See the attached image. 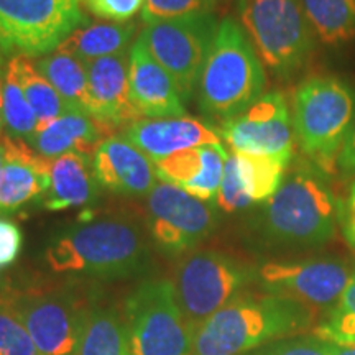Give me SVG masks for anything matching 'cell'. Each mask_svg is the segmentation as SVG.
Listing matches in <instances>:
<instances>
[{
    "mask_svg": "<svg viewBox=\"0 0 355 355\" xmlns=\"http://www.w3.org/2000/svg\"><path fill=\"white\" fill-rule=\"evenodd\" d=\"M6 163L0 175V216L13 214L35 199H42L50 186V163L21 139L3 135Z\"/></svg>",
    "mask_w": 355,
    "mask_h": 355,
    "instance_id": "cell-19",
    "label": "cell"
},
{
    "mask_svg": "<svg viewBox=\"0 0 355 355\" xmlns=\"http://www.w3.org/2000/svg\"><path fill=\"white\" fill-rule=\"evenodd\" d=\"M137 32L135 21H94L74 30L56 51L78 58L84 64L110 55L125 51Z\"/></svg>",
    "mask_w": 355,
    "mask_h": 355,
    "instance_id": "cell-23",
    "label": "cell"
},
{
    "mask_svg": "<svg viewBox=\"0 0 355 355\" xmlns=\"http://www.w3.org/2000/svg\"><path fill=\"white\" fill-rule=\"evenodd\" d=\"M340 222L347 241L355 247V181L350 186L349 196L340 207Z\"/></svg>",
    "mask_w": 355,
    "mask_h": 355,
    "instance_id": "cell-37",
    "label": "cell"
},
{
    "mask_svg": "<svg viewBox=\"0 0 355 355\" xmlns=\"http://www.w3.org/2000/svg\"><path fill=\"white\" fill-rule=\"evenodd\" d=\"M123 316L133 355H191L193 326L170 279L141 283L127 298Z\"/></svg>",
    "mask_w": 355,
    "mask_h": 355,
    "instance_id": "cell-7",
    "label": "cell"
},
{
    "mask_svg": "<svg viewBox=\"0 0 355 355\" xmlns=\"http://www.w3.org/2000/svg\"><path fill=\"white\" fill-rule=\"evenodd\" d=\"M227 155L222 144L202 145L153 162V166L163 183L180 186L191 196L211 202L219 193Z\"/></svg>",
    "mask_w": 355,
    "mask_h": 355,
    "instance_id": "cell-20",
    "label": "cell"
},
{
    "mask_svg": "<svg viewBox=\"0 0 355 355\" xmlns=\"http://www.w3.org/2000/svg\"><path fill=\"white\" fill-rule=\"evenodd\" d=\"M336 344L316 334H296L261 345L245 355H334Z\"/></svg>",
    "mask_w": 355,
    "mask_h": 355,
    "instance_id": "cell-32",
    "label": "cell"
},
{
    "mask_svg": "<svg viewBox=\"0 0 355 355\" xmlns=\"http://www.w3.org/2000/svg\"><path fill=\"white\" fill-rule=\"evenodd\" d=\"M99 188L92 171V157L68 153L51 159L50 186L40 201L43 209L51 212L89 207L99 198Z\"/></svg>",
    "mask_w": 355,
    "mask_h": 355,
    "instance_id": "cell-21",
    "label": "cell"
},
{
    "mask_svg": "<svg viewBox=\"0 0 355 355\" xmlns=\"http://www.w3.org/2000/svg\"><path fill=\"white\" fill-rule=\"evenodd\" d=\"M216 3L217 0H145L141 20L150 25L194 13H212Z\"/></svg>",
    "mask_w": 355,
    "mask_h": 355,
    "instance_id": "cell-33",
    "label": "cell"
},
{
    "mask_svg": "<svg viewBox=\"0 0 355 355\" xmlns=\"http://www.w3.org/2000/svg\"><path fill=\"white\" fill-rule=\"evenodd\" d=\"M227 158L242 193L252 204L268 201L285 180L288 166L275 158L235 152Z\"/></svg>",
    "mask_w": 355,
    "mask_h": 355,
    "instance_id": "cell-25",
    "label": "cell"
},
{
    "mask_svg": "<svg viewBox=\"0 0 355 355\" xmlns=\"http://www.w3.org/2000/svg\"><path fill=\"white\" fill-rule=\"evenodd\" d=\"M76 355H133L125 324L114 309L87 311Z\"/></svg>",
    "mask_w": 355,
    "mask_h": 355,
    "instance_id": "cell-28",
    "label": "cell"
},
{
    "mask_svg": "<svg viewBox=\"0 0 355 355\" xmlns=\"http://www.w3.org/2000/svg\"><path fill=\"white\" fill-rule=\"evenodd\" d=\"M3 69L0 68V139H2L3 130Z\"/></svg>",
    "mask_w": 355,
    "mask_h": 355,
    "instance_id": "cell-38",
    "label": "cell"
},
{
    "mask_svg": "<svg viewBox=\"0 0 355 355\" xmlns=\"http://www.w3.org/2000/svg\"><path fill=\"white\" fill-rule=\"evenodd\" d=\"M313 163L300 162L263 202L259 229L273 245L316 247L329 242L340 222L343 202Z\"/></svg>",
    "mask_w": 355,
    "mask_h": 355,
    "instance_id": "cell-3",
    "label": "cell"
},
{
    "mask_svg": "<svg viewBox=\"0 0 355 355\" xmlns=\"http://www.w3.org/2000/svg\"><path fill=\"white\" fill-rule=\"evenodd\" d=\"M217 28L219 21L212 13H194L145 25L141 30L139 38L175 81L184 104L196 92Z\"/></svg>",
    "mask_w": 355,
    "mask_h": 355,
    "instance_id": "cell-9",
    "label": "cell"
},
{
    "mask_svg": "<svg viewBox=\"0 0 355 355\" xmlns=\"http://www.w3.org/2000/svg\"><path fill=\"white\" fill-rule=\"evenodd\" d=\"M12 290L13 288L10 286V282H8L6 273H3L2 268H0V298H2V296H6L7 293H10Z\"/></svg>",
    "mask_w": 355,
    "mask_h": 355,
    "instance_id": "cell-39",
    "label": "cell"
},
{
    "mask_svg": "<svg viewBox=\"0 0 355 355\" xmlns=\"http://www.w3.org/2000/svg\"><path fill=\"white\" fill-rule=\"evenodd\" d=\"M265 87V64L255 46L241 21L225 17L199 76V110L204 117L224 123L255 104Z\"/></svg>",
    "mask_w": 355,
    "mask_h": 355,
    "instance_id": "cell-4",
    "label": "cell"
},
{
    "mask_svg": "<svg viewBox=\"0 0 355 355\" xmlns=\"http://www.w3.org/2000/svg\"><path fill=\"white\" fill-rule=\"evenodd\" d=\"M86 24L81 0H0V46L10 56L50 55Z\"/></svg>",
    "mask_w": 355,
    "mask_h": 355,
    "instance_id": "cell-8",
    "label": "cell"
},
{
    "mask_svg": "<svg viewBox=\"0 0 355 355\" xmlns=\"http://www.w3.org/2000/svg\"><path fill=\"white\" fill-rule=\"evenodd\" d=\"M6 56H7L6 51H3L2 46H0V68H2V64L6 63Z\"/></svg>",
    "mask_w": 355,
    "mask_h": 355,
    "instance_id": "cell-42",
    "label": "cell"
},
{
    "mask_svg": "<svg viewBox=\"0 0 355 355\" xmlns=\"http://www.w3.org/2000/svg\"><path fill=\"white\" fill-rule=\"evenodd\" d=\"M257 272L234 257L217 250L194 252L178 265L176 295L191 326L211 318L242 295Z\"/></svg>",
    "mask_w": 355,
    "mask_h": 355,
    "instance_id": "cell-10",
    "label": "cell"
},
{
    "mask_svg": "<svg viewBox=\"0 0 355 355\" xmlns=\"http://www.w3.org/2000/svg\"><path fill=\"white\" fill-rule=\"evenodd\" d=\"M145 6V0H86L84 7L92 15L109 21H130Z\"/></svg>",
    "mask_w": 355,
    "mask_h": 355,
    "instance_id": "cell-34",
    "label": "cell"
},
{
    "mask_svg": "<svg viewBox=\"0 0 355 355\" xmlns=\"http://www.w3.org/2000/svg\"><path fill=\"white\" fill-rule=\"evenodd\" d=\"M35 66L71 109L81 110L89 115L91 96H89L87 68L83 61L66 53L53 51L40 58Z\"/></svg>",
    "mask_w": 355,
    "mask_h": 355,
    "instance_id": "cell-24",
    "label": "cell"
},
{
    "mask_svg": "<svg viewBox=\"0 0 355 355\" xmlns=\"http://www.w3.org/2000/svg\"><path fill=\"white\" fill-rule=\"evenodd\" d=\"M313 334L336 345L355 344V270L347 286Z\"/></svg>",
    "mask_w": 355,
    "mask_h": 355,
    "instance_id": "cell-30",
    "label": "cell"
},
{
    "mask_svg": "<svg viewBox=\"0 0 355 355\" xmlns=\"http://www.w3.org/2000/svg\"><path fill=\"white\" fill-rule=\"evenodd\" d=\"M219 132L235 153L263 155L286 166L295 155L291 112L282 92H266L245 112L220 123Z\"/></svg>",
    "mask_w": 355,
    "mask_h": 355,
    "instance_id": "cell-13",
    "label": "cell"
},
{
    "mask_svg": "<svg viewBox=\"0 0 355 355\" xmlns=\"http://www.w3.org/2000/svg\"><path fill=\"white\" fill-rule=\"evenodd\" d=\"M6 68L12 71L13 76L20 84L21 91H24L26 101L32 105L33 112L37 115L38 128L48 125L69 110H74L66 104L63 97L58 94L56 89L40 74L37 66L30 61V58L12 56V60L7 61Z\"/></svg>",
    "mask_w": 355,
    "mask_h": 355,
    "instance_id": "cell-26",
    "label": "cell"
},
{
    "mask_svg": "<svg viewBox=\"0 0 355 355\" xmlns=\"http://www.w3.org/2000/svg\"><path fill=\"white\" fill-rule=\"evenodd\" d=\"M314 37L326 44L355 38V0H300Z\"/></svg>",
    "mask_w": 355,
    "mask_h": 355,
    "instance_id": "cell-27",
    "label": "cell"
},
{
    "mask_svg": "<svg viewBox=\"0 0 355 355\" xmlns=\"http://www.w3.org/2000/svg\"><path fill=\"white\" fill-rule=\"evenodd\" d=\"M44 261L55 273L121 279L148 268L150 247L135 222L127 217H105L53 235L44 248Z\"/></svg>",
    "mask_w": 355,
    "mask_h": 355,
    "instance_id": "cell-1",
    "label": "cell"
},
{
    "mask_svg": "<svg viewBox=\"0 0 355 355\" xmlns=\"http://www.w3.org/2000/svg\"><path fill=\"white\" fill-rule=\"evenodd\" d=\"M10 306L40 355H76L87 311L63 293H8Z\"/></svg>",
    "mask_w": 355,
    "mask_h": 355,
    "instance_id": "cell-12",
    "label": "cell"
},
{
    "mask_svg": "<svg viewBox=\"0 0 355 355\" xmlns=\"http://www.w3.org/2000/svg\"><path fill=\"white\" fill-rule=\"evenodd\" d=\"M239 19L261 63L290 78L308 63L314 33L300 0H239Z\"/></svg>",
    "mask_w": 355,
    "mask_h": 355,
    "instance_id": "cell-6",
    "label": "cell"
},
{
    "mask_svg": "<svg viewBox=\"0 0 355 355\" xmlns=\"http://www.w3.org/2000/svg\"><path fill=\"white\" fill-rule=\"evenodd\" d=\"M146 224L158 250L183 255L214 232L217 214L211 202L191 196L180 186L159 183L148 196Z\"/></svg>",
    "mask_w": 355,
    "mask_h": 355,
    "instance_id": "cell-11",
    "label": "cell"
},
{
    "mask_svg": "<svg viewBox=\"0 0 355 355\" xmlns=\"http://www.w3.org/2000/svg\"><path fill=\"white\" fill-rule=\"evenodd\" d=\"M121 135L152 162L202 145H219L222 140L220 132L212 123L188 115L180 119H140L123 127Z\"/></svg>",
    "mask_w": 355,
    "mask_h": 355,
    "instance_id": "cell-17",
    "label": "cell"
},
{
    "mask_svg": "<svg viewBox=\"0 0 355 355\" xmlns=\"http://www.w3.org/2000/svg\"><path fill=\"white\" fill-rule=\"evenodd\" d=\"M3 127L7 135L28 141L38 128L37 115L10 69H3Z\"/></svg>",
    "mask_w": 355,
    "mask_h": 355,
    "instance_id": "cell-29",
    "label": "cell"
},
{
    "mask_svg": "<svg viewBox=\"0 0 355 355\" xmlns=\"http://www.w3.org/2000/svg\"><path fill=\"white\" fill-rule=\"evenodd\" d=\"M91 115L104 132L112 135L115 128L140 121V115L130 102V58L127 51L110 55L86 64Z\"/></svg>",
    "mask_w": 355,
    "mask_h": 355,
    "instance_id": "cell-15",
    "label": "cell"
},
{
    "mask_svg": "<svg viewBox=\"0 0 355 355\" xmlns=\"http://www.w3.org/2000/svg\"><path fill=\"white\" fill-rule=\"evenodd\" d=\"M3 163H6V148H3L2 140H0V175H2V168Z\"/></svg>",
    "mask_w": 355,
    "mask_h": 355,
    "instance_id": "cell-41",
    "label": "cell"
},
{
    "mask_svg": "<svg viewBox=\"0 0 355 355\" xmlns=\"http://www.w3.org/2000/svg\"><path fill=\"white\" fill-rule=\"evenodd\" d=\"M314 309L283 296L239 295L193 327L191 355H245L273 340L304 331Z\"/></svg>",
    "mask_w": 355,
    "mask_h": 355,
    "instance_id": "cell-2",
    "label": "cell"
},
{
    "mask_svg": "<svg viewBox=\"0 0 355 355\" xmlns=\"http://www.w3.org/2000/svg\"><path fill=\"white\" fill-rule=\"evenodd\" d=\"M354 270L340 260L272 261L257 270L265 293L298 301L311 309L334 306L347 286Z\"/></svg>",
    "mask_w": 355,
    "mask_h": 355,
    "instance_id": "cell-14",
    "label": "cell"
},
{
    "mask_svg": "<svg viewBox=\"0 0 355 355\" xmlns=\"http://www.w3.org/2000/svg\"><path fill=\"white\" fill-rule=\"evenodd\" d=\"M355 117V89L334 76H311L293 96L295 140L324 175L337 173V158Z\"/></svg>",
    "mask_w": 355,
    "mask_h": 355,
    "instance_id": "cell-5",
    "label": "cell"
},
{
    "mask_svg": "<svg viewBox=\"0 0 355 355\" xmlns=\"http://www.w3.org/2000/svg\"><path fill=\"white\" fill-rule=\"evenodd\" d=\"M7 295L0 298V355H40Z\"/></svg>",
    "mask_w": 355,
    "mask_h": 355,
    "instance_id": "cell-31",
    "label": "cell"
},
{
    "mask_svg": "<svg viewBox=\"0 0 355 355\" xmlns=\"http://www.w3.org/2000/svg\"><path fill=\"white\" fill-rule=\"evenodd\" d=\"M334 355H355V344H352V345H337Z\"/></svg>",
    "mask_w": 355,
    "mask_h": 355,
    "instance_id": "cell-40",
    "label": "cell"
},
{
    "mask_svg": "<svg viewBox=\"0 0 355 355\" xmlns=\"http://www.w3.org/2000/svg\"><path fill=\"white\" fill-rule=\"evenodd\" d=\"M105 135L104 128L91 115L81 110H69L38 128L26 144L44 159H55L68 153L91 157Z\"/></svg>",
    "mask_w": 355,
    "mask_h": 355,
    "instance_id": "cell-22",
    "label": "cell"
},
{
    "mask_svg": "<svg viewBox=\"0 0 355 355\" xmlns=\"http://www.w3.org/2000/svg\"><path fill=\"white\" fill-rule=\"evenodd\" d=\"M92 171L101 188L125 198H144L157 186L153 162L122 135H109L92 153Z\"/></svg>",
    "mask_w": 355,
    "mask_h": 355,
    "instance_id": "cell-16",
    "label": "cell"
},
{
    "mask_svg": "<svg viewBox=\"0 0 355 355\" xmlns=\"http://www.w3.org/2000/svg\"><path fill=\"white\" fill-rule=\"evenodd\" d=\"M24 248V232L17 222L0 216V268L13 265Z\"/></svg>",
    "mask_w": 355,
    "mask_h": 355,
    "instance_id": "cell-35",
    "label": "cell"
},
{
    "mask_svg": "<svg viewBox=\"0 0 355 355\" xmlns=\"http://www.w3.org/2000/svg\"><path fill=\"white\" fill-rule=\"evenodd\" d=\"M337 173L343 178L355 176V117L345 139L339 158H337Z\"/></svg>",
    "mask_w": 355,
    "mask_h": 355,
    "instance_id": "cell-36",
    "label": "cell"
},
{
    "mask_svg": "<svg viewBox=\"0 0 355 355\" xmlns=\"http://www.w3.org/2000/svg\"><path fill=\"white\" fill-rule=\"evenodd\" d=\"M130 102L145 119L186 117V104L181 99L166 69L150 55L140 38L135 40L130 51Z\"/></svg>",
    "mask_w": 355,
    "mask_h": 355,
    "instance_id": "cell-18",
    "label": "cell"
}]
</instances>
